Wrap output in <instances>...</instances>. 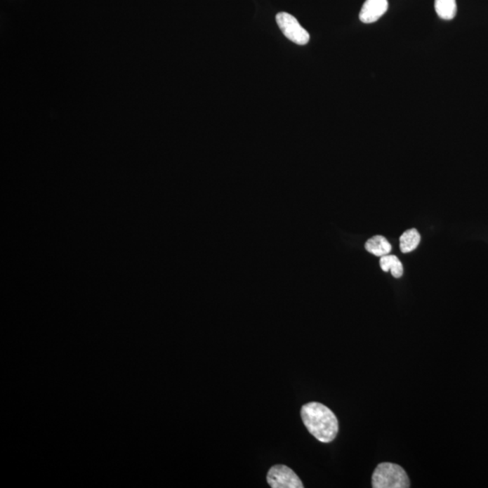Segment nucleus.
<instances>
[{"instance_id":"f257e3e1","label":"nucleus","mask_w":488,"mask_h":488,"mask_svg":"<svg viewBox=\"0 0 488 488\" xmlns=\"http://www.w3.org/2000/svg\"><path fill=\"white\" fill-rule=\"evenodd\" d=\"M301 415L308 433L319 442L329 443L336 439L339 430L338 420L326 405L310 402L301 408Z\"/></svg>"},{"instance_id":"f03ea898","label":"nucleus","mask_w":488,"mask_h":488,"mask_svg":"<svg viewBox=\"0 0 488 488\" xmlns=\"http://www.w3.org/2000/svg\"><path fill=\"white\" fill-rule=\"evenodd\" d=\"M371 486L374 488H408L410 487V480L401 466L381 463L374 469Z\"/></svg>"},{"instance_id":"7ed1b4c3","label":"nucleus","mask_w":488,"mask_h":488,"mask_svg":"<svg viewBox=\"0 0 488 488\" xmlns=\"http://www.w3.org/2000/svg\"><path fill=\"white\" fill-rule=\"evenodd\" d=\"M276 21L283 34L291 42L300 46L307 45L310 42V34L291 14L282 12L276 15Z\"/></svg>"},{"instance_id":"20e7f679","label":"nucleus","mask_w":488,"mask_h":488,"mask_svg":"<svg viewBox=\"0 0 488 488\" xmlns=\"http://www.w3.org/2000/svg\"><path fill=\"white\" fill-rule=\"evenodd\" d=\"M267 482L272 488H303L298 475L285 465H276L270 468L267 475Z\"/></svg>"},{"instance_id":"39448f33","label":"nucleus","mask_w":488,"mask_h":488,"mask_svg":"<svg viewBox=\"0 0 488 488\" xmlns=\"http://www.w3.org/2000/svg\"><path fill=\"white\" fill-rule=\"evenodd\" d=\"M388 7V0H367L361 8L359 18L364 24L374 23L386 13Z\"/></svg>"},{"instance_id":"423d86ee","label":"nucleus","mask_w":488,"mask_h":488,"mask_svg":"<svg viewBox=\"0 0 488 488\" xmlns=\"http://www.w3.org/2000/svg\"><path fill=\"white\" fill-rule=\"evenodd\" d=\"M365 249L368 253L376 255L377 257H383L390 253L392 251V245L383 236L376 235L367 242Z\"/></svg>"},{"instance_id":"0eeeda50","label":"nucleus","mask_w":488,"mask_h":488,"mask_svg":"<svg viewBox=\"0 0 488 488\" xmlns=\"http://www.w3.org/2000/svg\"><path fill=\"white\" fill-rule=\"evenodd\" d=\"M420 242L421 235L416 229L407 230L400 237V249H401L402 253H411L418 246Z\"/></svg>"},{"instance_id":"6e6552de","label":"nucleus","mask_w":488,"mask_h":488,"mask_svg":"<svg viewBox=\"0 0 488 488\" xmlns=\"http://www.w3.org/2000/svg\"><path fill=\"white\" fill-rule=\"evenodd\" d=\"M380 266L383 272H387L390 270V273L396 279L401 278L402 274H404V266H402L401 261L395 255L388 254L381 257Z\"/></svg>"},{"instance_id":"1a4fd4ad","label":"nucleus","mask_w":488,"mask_h":488,"mask_svg":"<svg viewBox=\"0 0 488 488\" xmlns=\"http://www.w3.org/2000/svg\"><path fill=\"white\" fill-rule=\"evenodd\" d=\"M436 13L444 20H451L456 15V0H435Z\"/></svg>"}]
</instances>
